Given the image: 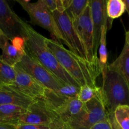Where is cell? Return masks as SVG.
I'll use <instances>...</instances> for the list:
<instances>
[{
	"label": "cell",
	"mask_w": 129,
	"mask_h": 129,
	"mask_svg": "<svg viewBox=\"0 0 129 129\" xmlns=\"http://www.w3.org/2000/svg\"><path fill=\"white\" fill-rule=\"evenodd\" d=\"M44 42L63 69L80 86H96L97 78L102 74L99 64L89 62L67 49L57 40L45 38Z\"/></svg>",
	"instance_id": "obj_1"
},
{
	"label": "cell",
	"mask_w": 129,
	"mask_h": 129,
	"mask_svg": "<svg viewBox=\"0 0 129 129\" xmlns=\"http://www.w3.org/2000/svg\"><path fill=\"white\" fill-rule=\"evenodd\" d=\"M22 26L25 48L28 53L62 82L81 87L78 82L63 69L53 53L45 45V37L23 20Z\"/></svg>",
	"instance_id": "obj_2"
},
{
	"label": "cell",
	"mask_w": 129,
	"mask_h": 129,
	"mask_svg": "<svg viewBox=\"0 0 129 129\" xmlns=\"http://www.w3.org/2000/svg\"><path fill=\"white\" fill-rule=\"evenodd\" d=\"M102 74V98L108 113H114L119 106H129V86L122 76L108 65Z\"/></svg>",
	"instance_id": "obj_3"
},
{
	"label": "cell",
	"mask_w": 129,
	"mask_h": 129,
	"mask_svg": "<svg viewBox=\"0 0 129 129\" xmlns=\"http://www.w3.org/2000/svg\"><path fill=\"white\" fill-rule=\"evenodd\" d=\"M108 119L100 87L98 94L88 103L83 104L80 113L66 123L67 129H90L98 122Z\"/></svg>",
	"instance_id": "obj_4"
},
{
	"label": "cell",
	"mask_w": 129,
	"mask_h": 129,
	"mask_svg": "<svg viewBox=\"0 0 129 129\" xmlns=\"http://www.w3.org/2000/svg\"><path fill=\"white\" fill-rule=\"evenodd\" d=\"M16 2L26 11L31 23L47 30L55 39L62 42L66 45V42L59 30L52 13L47 8L42 0H38L35 3L25 0H16Z\"/></svg>",
	"instance_id": "obj_5"
},
{
	"label": "cell",
	"mask_w": 129,
	"mask_h": 129,
	"mask_svg": "<svg viewBox=\"0 0 129 129\" xmlns=\"http://www.w3.org/2000/svg\"><path fill=\"white\" fill-rule=\"evenodd\" d=\"M18 124L50 126L55 129H67L66 125L44 99H37L26 108Z\"/></svg>",
	"instance_id": "obj_6"
},
{
	"label": "cell",
	"mask_w": 129,
	"mask_h": 129,
	"mask_svg": "<svg viewBox=\"0 0 129 129\" xmlns=\"http://www.w3.org/2000/svg\"><path fill=\"white\" fill-rule=\"evenodd\" d=\"M25 54L17 65L47 89L54 92L57 91L63 85L66 84L31 57L25 48Z\"/></svg>",
	"instance_id": "obj_7"
},
{
	"label": "cell",
	"mask_w": 129,
	"mask_h": 129,
	"mask_svg": "<svg viewBox=\"0 0 129 129\" xmlns=\"http://www.w3.org/2000/svg\"><path fill=\"white\" fill-rule=\"evenodd\" d=\"M44 100L65 125L80 113L83 107V103L78 98H66L49 89Z\"/></svg>",
	"instance_id": "obj_8"
},
{
	"label": "cell",
	"mask_w": 129,
	"mask_h": 129,
	"mask_svg": "<svg viewBox=\"0 0 129 129\" xmlns=\"http://www.w3.org/2000/svg\"><path fill=\"white\" fill-rule=\"evenodd\" d=\"M52 13L66 42V45L69 48V50L81 57L88 60L84 45L74 28L73 21L66 13L65 11L60 13L55 11Z\"/></svg>",
	"instance_id": "obj_9"
},
{
	"label": "cell",
	"mask_w": 129,
	"mask_h": 129,
	"mask_svg": "<svg viewBox=\"0 0 129 129\" xmlns=\"http://www.w3.org/2000/svg\"><path fill=\"white\" fill-rule=\"evenodd\" d=\"M73 25L84 45L88 62L93 64H99L98 59L94 57L93 53L94 35L91 16V8L89 4L81 16L76 21L73 23Z\"/></svg>",
	"instance_id": "obj_10"
},
{
	"label": "cell",
	"mask_w": 129,
	"mask_h": 129,
	"mask_svg": "<svg viewBox=\"0 0 129 129\" xmlns=\"http://www.w3.org/2000/svg\"><path fill=\"white\" fill-rule=\"evenodd\" d=\"M23 20L5 0H0V30L11 40L24 39Z\"/></svg>",
	"instance_id": "obj_11"
},
{
	"label": "cell",
	"mask_w": 129,
	"mask_h": 129,
	"mask_svg": "<svg viewBox=\"0 0 129 129\" xmlns=\"http://www.w3.org/2000/svg\"><path fill=\"white\" fill-rule=\"evenodd\" d=\"M91 8L92 24L94 35L93 53L96 59H98V51L100 46L102 28L105 24L107 23V30L112 27L113 20L108 18L106 11L107 1L105 0H91L89 1Z\"/></svg>",
	"instance_id": "obj_12"
},
{
	"label": "cell",
	"mask_w": 129,
	"mask_h": 129,
	"mask_svg": "<svg viewBox=\"0 0 129 129\" xmlns=\"http://www.w3.org/2000/svg\"><path fill=\"white\" fill-rule=\"evenodd\" d=\"M14 68L16 72L14 86L20 92L33 99H44L47 89L17 64L14 66Z\"/></svg>",
	"instance_id": "obj_13"
},
{
	"label": "cell",
	"mask_w": 129,
	"mask_h": 129,
	"mask_svg": "<svg viewBox=\"0 0 129 129\" xmlns=\"http://www.w3.org/2000/svg\"><path fill=\"white\" fill-rule=\"evenodd\" d=\"M0 49L2 54L1 59L11 66H16L25 54L24 39L12 40L0 30Z\"/></svg>",
	"instance_id": "obj_14"
},
{
	"label": "cell",
	"mask_w": 129,
	"mask_h": 129,
	"mask_svg": "<svg viewBox=\"0 0 129 129\" xmlns=\"http://www.w3.org/2000/svg\"><path fill=\"white\" fill-rule=\"evenodd\" d=\"M35 101L18 90L13 85L0 86V105H15L26 109Z\"/></svg>",
	"instance_id": "obj_15"
},
{
	"label": "cell",
	"mask_w": 129,
	"mask_h": 129,
	"mask_svg": "<svg viewBox=\"0 0 129 129\" xmlns=\"http://www.w3.org/2000/svg\"><path fill=\"white\" fill-rule=\"evenodd\" d=\"M108 66L118 71L129 86V31L125 33V42L120 54Z\"/></svg>",
	"instance_id": "obj_16"
},
{
	"label": "cell",
	"mask_w": 129,
	"mask_h": 129,
	"mask_svg": "<svg viewBox=\"0 0 129 129\" xmlns=\"http://www.w3.org/2000/svg\"><path fill=\"white\" fill-rule=\"evenodd\" d=\"M26 112V108L15 105H0V123L16 125L23 115Z\"/></svg>",
	"instance_id": "obj_17"
},
{
	"label": "cell",
	"mask_w": 129,
	"mask_h": 129,
	"mask_svg": "<svg viewBox=\"0 0 129 129\" xmlns=\"http://www.w3.org/2000/svg\"><path fill=\"white\" fill-rule=\"evenodd\" d=\"M107 23L105 24L102 28V34H101L100 40V46L98 49L99 52V57H98V61H99V66L100 68L101 73L107 69L108 64H107L108 60V54H107Z\"/></svg>",
	"instance_id": "obj_18"
},
{
	"label": "cell",
	"mask_w": 129,
	"mask_h": 129,
	"mask_svg": "<svg viewBox=\"0 0 129 129\" xmlns=\"http://www.w3.org/2000/svg\"><path fill=\"white\" fill-rule=\"evenodd\" d=\"M89 0H72L70 5L66 9L65 12L73 23L76 21L81 16L89 4Z\"/></svg>",
	"instance_id": "obj_19"
},
{
	"label": "cell",
	"mask_w": 129,
	"mask_h": 129,
	"mask_svg": "<svg viewBox=\"0 0 129 129\" xmlns=\"http://www.w3.org/2000/svg\"><path fill=\"white\" fill-rule=\"evenodd\" d=\"M16 72L14 67L6 64L0 57V86H10L15 84Z\"/></svg>",
	"instance_id": "obj_20"
},
{
	"label": "cell",
	"mask_w": 129,
	"mask_h": 129,
	"mask_svg": "<svg viewBox=\"0 0 129 129\" xmlns=\"http://www.w3.org/2000/svg\"><path fill=\"white\" fill-rule=\"evenodd\" d=\"M106 11L107 16L109 19L120 17L125 11V6L123 0H108L107 1Z\"/></svg>",
	"instance_id": "obj_21"
},
{
	"label": "cell",
	"mask_w": 129,
	"mask_h": 129,
	"mask_svg": "<svg viewBox=\"0 0 129 129\" xmlns=\"http://www.w3.org/2000/svg\"><path fill=\"white\" fill-rule=\"evenodd\" d=\"M114 118L122 129H129V106H119L115 110Z\"/></svg>",
	"instance_id": "obj_22"
},
{
	"label": "cell",
	"mask_w": 129,
	"mask_h": 129,
	"mask_svg": "<svg viewBox=\"0 0 129 129\" xmlns=\"http://www.w3.org/2000/svg\"><path fill=\"white\" fill-rule=\"evenodd\" d=\"M100 87L91 86L89 85L82 86L79 88L78 95V99L83 104L88 103L96 96L99 91Z\"/></svg>",
	"instance_id": "obj_23"
},
{
	"label": "cell",
	"mask_w": 129,
	"mask_h": 129,
	"mask_svg": "<svg viewBox=\"0 0 129 129\" xmlns=\"http://www.w3.org/2000/svg\"><path fill=\"white\" fill-rule=\"evenodd\" d=\"M80 87L76 86L71 84H66L63 85L55 93H57L62 96L66 97L68 98H77L78 93L79 91Z\"/></svg>",
	"instance_id": "obj_24"
},
{
	"label": "cell",
	"mask_w": 129,
	"mask_h": 129,
	"mask_svg": "<svg viewBox=\"0 0 129 129\" xmlns=\"http://www.w3.org/2000/svg\"><path fill=\"white\" fill-rule=\"evenodd\" d=\"M16 129H55L50 126L41 125L33 124H18L16 125Z\"/></svg>",
	"instance_id": "obj_25"
},
{
	"label": "cell",
	"mask_w": 129,
	"mask_h": 129,
	"mask_svg": "<svg viewBox=\"0 0 129 129\" xmlns=\"http://www.w3.org/2000/svg\"><path fill=\"white\" fill-rule=\"evenodd\" d=\"M90 129H113L109 120L101 121L94 124Z\"/></svg>",
	"instance_id": "obj_26"
},
{
	"label": "cell",
	"mask_w": 129,
	"mask_h": 129,
	"mask_svg": "<svg viewBox=\"0 0 129 129\" xmlns=\"http://www.w3.org/2000/svg\"><path fill=\"white\" fill-rule=\"evenodd\" d=\"M47 8L51 13L54 12L57 10L56 0H42Z\"/></svg>",
	"instance_id": "obj_27"
},
{
	"label": "cell",
	"mask_w": 129,
	"mask_h": 129,
	"mask_svg": "<svg viewBox=\"0 0 129 129\" xmlns=\"http://www.w3.org/2000/svg\"><path fill=\"white\" fill-rule=\"evenodd\" d=\"M108 120H109L110 122L111 125L113 129H122L118 125V123L116 122L115 119L114 118V115L113 113H108Z\"/></svg>",
	"instance_id": "obj_28"
},
{
	"label": "cell",
	"mask_w": 129,
	"mask_h": 129,
	"mask_svg": "<svg viewBox=\"0 0 129 129\" xmlns=\"http://www.w3.org/2000/svg\"><path fill=\"white\" fill-rule=\"evenodd\" d=\"M0 129H16V125L0 123Z\"/></svg>",
	"instance_id": "obj_29"
},
{
	"label": "cell",
	"mask_w": 129,
	"mask_h": 129,
	"mask_svg": "<svg viewBox=\"0 0 129 129\" xmlns=\"http://www.w3.org/2000/svg\"><path fill=\"white\" fill-rule=\"evenodd\" d=\"M125 6V10L127 11L129 16V0H123Z\"/></svg>",
	"instance_id": "obj_30"
}]
</instances>
